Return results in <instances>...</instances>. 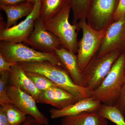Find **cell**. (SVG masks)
<instances>
[{"instance_id": "obj_1", "label": "cell", "mask_w": 125, "mask_h": 125, "mask_svg": "<svg viewBox=\"0 0 125 125\" xmlns=\"http://www.w3.org/2000/svg\"><path fill=\"white\" fill-rule=\"evenodd\" d=\"M18 64L25 71L38 73L46 76L58 87L72 94L79 101L92 97V89L75 83L66 71L60 66L48 61Z\"/></svg>"}, {"instance_id": "obj_2", "label": "cell", "mask_w": 125, "mask_h": 125, "mask_svg": "<svg viewBox=\"0 0 125 125\" xmlns=\"http://www.w3.org/2000/svg\"><path fill=\"white\" fill-rule=\"evenodd\" d=\"M125 61V52L119 56L101 85L92 91V97L102 104L116 106L124 84Z\"/></svg>"}, {"instance_id": "obj_3", "label": "cell", "mask_w": 125, "mask_h": 125, "mask_svg": "<svg viewBox=\"0 0 125 125\" xmlns=\"http://www.w3.org/2000/svg\"><path fill=\"white\" fill-rule=\"evenodd\" d=\"M71 10L70 6L67 4L58 14L43 22L46 29L58 38L62 47L76 54L78 49L79 30L78 25L71 24L69 21Z\"/></svg>"}, {"instance_id": "obj_4", "label": "cell", "mask_w": 125, "mask_h": 125, "mask_svg": "<svg viewBox=\"0 0 125 125\" xmlns=\"http://www.w3.org/2000/svg\"><path fill=\"white\" fill-rule=\"evenodd\" d=\"M0 54L6 60L13 64L48 61L64 68L55 52L39 51L22 43L0 41Z\"/></svg>"}, {"instance_id": "obj_5", "label": "cell", "mask_w": 125, "mask_h": 125, "mask_svg": "<svg viewBox=\"0 0 125 125\" xmlns=\"http://www.w3.org/2000/svg\"><path fill=\"white\" fill-rule=\"evenodd\" d=\"M78 30H82L83 36L78 43L77 56L79 69L81 73L96 55L104 40L107 29L97 31L88 24L86 20L78 22Z\"/></svg>"}, {"instance_id": "obj_6", "label": "cell", "mask_w": 125, "mask_h": 125, "mask_svg": "<svg viewBox=\"0 0 125 125\" xmlns=\"http://www.w3.org/2000/svg\"><path fill=\"white\" fill-rule=\"evenodd\" d=\"M121 53L114 51L100 56H94L82 73L83 86L92 90L99 87Z\"/></svg>"}, {"instance_id": "obj_7", "label": "cell", "mask_w": 125, "mask_h": 125, "mask_svg": "<svg viewBox=\"0 0 125 125\" xmlns=\"http://www.w3.org/2000/svg\"><path fill=\"white\" fill-rule=\"evenodd\" d=\"M120 0H91L86 18L89 25L97 31L107 29L114 22Z\"/></svg>"}, {"instance_id": "obj_8", "label": "cell", "mask_w": 125, "mask_h": 125, "mask_svg": "<svg viewBox=\"0 0 125 125\" xmlns=\"http://www.w3.org/2000/svg\"><path fill=\"white\" fill-rule=\"evenodd\" d=\"M40 2L34 3L33 10L25 19L18 25L6 28V23L0 22V40L13 43L26 42L34 28V23L40 15Z\"/></svg>"}, {"instance_id": "obj_9", "label": "cell", "mask_w": 125, "mask_h": 125, "mask_svg": "<svg viewBox=\"0 0 125 125\" xmlns=\"http://www.w3.org/2000/svg\"><path fill=\"white\" fill-rule=\"evenodd\" d=\"M24 43L39 51L48 53L55 52L56 49L62 47L58 38L46 29L39 16L36 20L33 30Z\"/></svg>"}, {"instance_id": "obj_10", "label": "cell", "mask_w": 125, "mask_h": 125, "mask_svg": "<svg viewBox=\"0 0 125 125\" xmlns=\"http://www.w3.org/2000/svg\"><path fill=\"white\" fill-rule=\"evenodd\" d=\"M118 51L125 52V14L108 28L102 43L95 56Z\"/></svg>"}, {"instance_id": "obj_11", "label": "cell", "mask_w": 125, "mask_h": 125, "mask_svg": "<svg viewBox=\"0 0 125 125\" xmlns=\"http://www.w3.org/2000/svg\"><path fill=\"white\" fill-rule=\"evenodd\" d=\"M8 93L13 104L16 107L27 115L33 117L42 125H49V120L39 111L32 96L12 85L8 87Z\"/></svg>"}, {"instance_id": "obj_12", "label": "cell", "mask_w": 125, "mask_h": 125, "mask_svg": "<svg viewBox=\"0 0 125 125\" xmlns=\"http://www.w3.org/2000/svg\"><path fill=\"white\" fill-rule=\"evenodd\" d=\"M72 94L58 87L40 92L37 103L48 104L61 109L79 101Z\"/></svg>"}, {"instance_id": "obj_13", "label": "cell", "mask_w": 125, "mask_h": 125, "mask_svg": "<svg viewBox=\"0 0 125 125\" xmlns=\"http://www.w3.org/2000/svg\"><path fill=\"white\" fill-rule=\"evenodd\" d=\"M102 103L92 97L81 100L61 109L52 108L49 111L51 118L56 119L73 116L84 112H97Z\"/></svg>"}, {"instance_id": "obj_14", "label": "cell", "mask_w": 125, "mask_h": 125, "mask_svg": "<svg viewBox=\"0 0 125 125\" xmlns=\"http://www.w3.org/2000/svg\"><path fill=\"white\" fill-rule=\"evenodd\" d=\"M9 81L11 85H15L30 94L37 100L40 92L26 74V71L18 63L11 66Z\"/></svg>"}, {"instance_id": "obj_15", "label": "cell", "mask_w": 125, "mask_h": 125, "mask_svg": "<svg viewBox=\"0 0 125 125\" xmlns=\"http://www.w3.org/2000/svg\"><path fill=\"white\" fill-rule=\"evenodd\" d=\"M55 52L74 83L77 85L83 86V75L79 69L76 54L62 46L56 49Z\"/></svg>"}, {"instance_id": "obj_16", "label": "cell", "mask_w": 125, "mask_h": 125, "mask_svg": "<svg viewBox=\"0 0 125 125\" xmlns=\"http://www.w3.org/2000/svg\"><path fill=\"white\" fill-rule=\"evenodd\" d=\"M34 4L27 1L11 5H0V9L4 11L7 17L6 28L14 26L21 18L29 15L33 10Z\"/></svg>"}, {"instance_id": "obj_17", "label": "cell", "mask_w": 125, "mask_h": 125, "mask_svg": "<svg viewBox=\"0 0 125 125\" xmlns=\"http://www.w3.org/2000/svg\"><path fill=\"white\" fill-rule=\"evenodd\" d=\"M107 119L101 116L97 112H84L73 116L62 117V125H107Z\"/></svg>"}, {"instance_id": "obj_18", "label": "cell", "mask_w": 125, "mask_h": 125, "mask_svg": "<svg viewBox=\"0 0 125 125\" xmlns=\"http://www.w3.org/2000/svg\"><path fill=\"white\" fill-rule=\"evenodd\" d=\"M67 4L68 0H42L39 17L45 22L58 14Z\"/></svg>"}, {"instance_id": "obj_19", "label": "cell", "mask_w": 125, "mask_h": 125, "mask_svg": "<svg viewBox=\"0 0 125 125\" xmlns=\"http://www.w3.org/2000/svg\"><path fill=\"white\" fill-rule=\"evenodd\" d=\"M97 113L101 116L116 125H125V116L116 106L102 104Z\"/></svg>"}, {"instance_id": "obj_20", "label": "cell", "mask_w": 125, "mask_h": 125, "mask_svg": "<svg viewBox=\"0 0 125 125\" xmlns=\"http://www.w3.org/2000/svg\"><path fill=\"white\" fill-rule=\"evenodd\" d=\"M91 0H68L73 13L72 23L77 25L79 21L86 20L87 12Z\"/></svg>"}, {"instance_id": "obj_21", "label": "cell", "mask_w": 125, "mask_h": 125, "mask_svg": "<svg viewBox=\"0 0 125 125\" xmlns=\"http://www.w3.org/2000/svg\"><path fill=\"white\" fill-rule=\"evenodd\" d=\"M4 109L10 125H20L27 120V114L13 104L0 105Z\"/></svg>"}, {"instance_id": "obj_22", "label": "cell", "mask_w": 125, "mask_h": 125, "mask_svg": "<svg viewBox=\"0 0 125 125\" xmlns=\"http://www.w3.org/2000/svg\"><path fill=\"white\" fill-rule=\"evenodd\" d=\"M26 72L27 75L33 82L37 89L40 92L58 86L48 78L41 74L26 71Z\"/></svg>"}, {"instance_id": "obj_23", "label": "cell", "mask_w": 125, "mask_h": 125, "mask_svg": "<svg viewBox=\"0 0 125 125\" xmlns=\"http://www.w3.org/2000/svg\"><path fill=\"white\" fill-rule=\"evenodd\" d=\"M0 74V105L13 104L8 93L9 86L7 84L10 78V72H4Z\"/></svg>"}, {"instance_id": "obj_24", "label": "cell", "mask_w": 125, "mask_h": 125, "mask_svg": "<svg viewBox=\"0 0 125 125\" xmlns=\"http://www.w3.org/2000/svg\"><path fill=\"white\" fill-rule=\"evenodd\" d=\"M122 114L125 115V78L123 89L120 99L116 105Z\"/></svg>"}, {"instance_id": "obj_25", "label": "cell", "mask_w": 125, "mask_h": 125, "mask_svg": "<svg viewBox=\"0 0 125 125\" xmlns=\"http://www.w3.org/2000/svg\"><path fill=\"white\" fill-rule=\"evenodd\" d=\"M125 14V0H120L118 7L114 14V22L118 20Z\"/></svg>"}, {"instance_id": "obj_26", "label": "cell", "mask_w": 125, "mask_h": 125, "mask_svg": "<svg viewBox=\"0 0 125 125\" xmlns=\"http://www.w3.org/2000/svg\"><path fill=\"white\" fill-rule=\"evenodd\" d=\"M15 64L10 63L0 54V73L5 71L10 72L11 70V66Z\"/></svg>"}, {"instance_id": "obj_27", "label": "cell", "mask_w": 125, "mask_h": 125, "mask_svg": "<svg viewBox=\"0 0 125 125\" xmlns=\"http://www.w3.org/2000/svg\"><path fill=\"white\" fill-rule=\"evenodd\" d=\"M0 125H10L5 111L1 106H0Z\"/></svg>"}, {"instance_id": "obj_28", "label": "cell", "mask_w": 125, "mask_h": 125, "mask_svg": "<svg viewBox=\"0 0 125 125\" xmlns=\"http://www.w3.org/2000/svg\"><path fill=\"white\" fill-rule=\"evenodd\" d=\"M27 1L32 2L30 0H0V5H11Z\"/></svg>"}, {"instance_id": "obj_29", "label": "cell", "mask_w": 125, "mask_h": 125, "mask_svg": "<svg viewBox=\"0 0 125 125\" xmlns=\"http://www.w3.org/2000/svg\"><path fill=\"white\" fill-rule=\"evenodd\" d=\"M20 125H42L39 123L33 117L29 115L27 116V120L24 122Z\"/></svg>"}, {"instance_id": "obj_30", "label": "cell", "mask_w": 125, "mask_h": 125, "mask_svg": "<svg viewBox=\"0 0 125 125\" xmlns=\"http://www.w3.org/2000/svg\"><path fill=\"white\" fill-rule=\"evenodd\" d=\"M42 0H32L34 4V3H37V2H41Z\"/></svg>"}, {"instance_id": "obj_31", "label": "cell", "mask_w": 125, "mask_h": 125, "mask_svg": "<svg viewBox=\"0 0 125 125\" xmlns=\"http://www.w3.org/2000/svg\"><path fill=\"white\" fill-rule=\"evenodd\" d=\"M30 0L31 1V2H32V3H33V2H32V0Z\"/></svg>"}, {"instance_id": "obj_32", "label": "cell", "mask_w": 125, "mask_h": 125, "mask_svg": "<svg viewBox=\"0 0 125 125\" xmlns=\"http://www.w3.org/2000/svg\"><path fill=\"white\" fill-rule=\"evenodd\" d=\"M62 125V124H61V125Z\"/></svg>"}]
</instances>
